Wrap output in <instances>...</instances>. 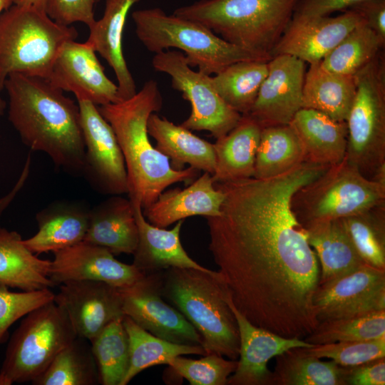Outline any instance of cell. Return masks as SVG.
Segmentation results:
<instances>
[{
  "mask_svg": "<svg viewBox=\"0 0 385 385\" xmlns=\"http://www.w3.org/2000/svg\"><path fill=\"white\" fill-rule=\"evenodd\" d=\"M147 130L156 141V149L168 157L173 169L181 170L188 164L196 170L213 175L215 155L212 143L155 113L149 116Z\"/></svg>",
  "mask_w": 385,
  "mask_h": 385,
  "instance_id": "cell-27",
  "label": "cell"
},
{
  "mask_svg": "<svg viewBox=\"0 0 385 385\" xmlns=\"http://www.w3.org/2000/svg\"><path fill=\"white\" fill-rule=\"evenodd\" d=\"M51 260L32 253L20 234L0 227V286L34 291L54 287Z\"/></svg>",
  "mask_w": 385,
  "mask_h": 385,
  "instance_id": "cell-30",
  "label": "cell"
},
{
  "mask_svg": "<svg viewBox=\"0 0 385 385\" xmlns=\"http://www.w3.org/2000/svg\"><path fill=\"white\" fill-rule=\"evenodd\" d=\"M31 163V157L29 155L27 160L25 163L23 171L18 182L15 185L12 190L4 197L0 198V216L4 210L9 205L11 201L14 199L17 192L22 188L23 185L26 180V178L29 173V167Z\"/></svg>",
  "mask_w": 385,
  "mask_h": 385,
  "instance_id": "cell-48",
  "label": "cell"
},
{
  "mask_svg": "<svg viewBox=\"0 0 385 385\" xmlns=\"http://www.w3.org/2000/svg\"><path fill=\"white\" fill-rule=\"evenodd\" d=\"M90 209L78 201L54 202L36 215L38 230L32 237L23 240L34 254L62 250L83 240Z\"/></svg>",
  "mask_w": 385,
  "mask_h": 385,
  "instance_id": "cell-24",
  "label": "cell"
},
{
  "mask_svg": "<svg viewBox=\"0 0 385 385\" xmlns=\"http://www.w3.org/2000/svg\"><path fill=\"white\" fill-rule=\"evenodd\" d=\"M262 128L248 115L242 117L228 133L213 144L215 168L214 183L252 178Z\"/></svg>",
  "mask_w": 385,
  "mask_h": 385,
  "instance_id": "cell-29",
  "label": "cell"
},
{
  "mask_svg": "<svg viewBox=\"0 0 385 385\" xmlns=\"http://www.w3.org/2000/svg\"><path fill=\"white\" fill-rule=\"evenodd\" d=\"M78 36L73 26L56 23L45 11L10 6L0 16V92L12 73L47 79L62 46Z\"/></svg>",
  "mask_w": 385,
  "mask_h": 385,
  "instance_id": "cell-7",
  "label": "cell"
},
{
  "mask_svg": "<svg viewBox=\"0 0 385 385\" xmlns=\"http://www.w3.org/2000/svg\"><path fill=\"white\" fill-rule=\"evenodd\" d=\"M329 167L304 161L271 178L215 183L224 200L219 215L205 218L217 272L237 309L282 337L302 339L319 324V264L291 200Z\"/></svg>",
  "mask_w": 385,
  "mask_h": 385,
  "instance_id": "cell-1",
  "label": "cell"
},
{
  "mask_svg": "<svg viewBox=\"0 0 385 385\" xmlns=\"http://www.w3.org/2000/svg\"><path fill=\"white\" fill-rule=\"evenodd\" d=\"M83 241L105 247L114 255L133 254L138 229L129 198L111 195L91 208Z\"/></svg>",
  "mask_w": 385,
  "mask_h": 385,
  "instance_id": "cell-25",
  "label": "cell"
},
{
  "mask_svg": "<svg viewBox=\"0 0 385 385\" xmlns=\"http://www.w3.org/2000/svg\"><path fill=\"white\" fill-rule=\"evenodd\" d=\"M356 91L355 76L332 73L319 63L305 73L302 108L319 111L338 121H346Z\"/></svg>",
  "mask_w": 385,
  "mask_h": 385,
  "instance_id": "cell-31",
  "label": "cell"
},
{
  "mask_svg": "<svg viewBox=\"0 0 385 385\" xmlns=\"http://www.w3.org/2000/svg\"><path fill=\"white\" fill-rule=\"evenodd\" d=\"M77 102L85 145L82 176L100 194H127L125 165L112 127L97 106L88 101Z\"/></svg>",
  "mask_w": 385,
  "mask_h": 385,
  "instance_id": "cell-13",
  "label": "cell"
},
{
  "mask_svg": "<svg viewBox=\"0 0 385 385\" xmlns=\"http://www.w3.org/2000/svg\"><path fill=\"white\" fill-rule=\"evenodd\" d=\"M385 204V184L365 178L344 158L293 195L291 209L303 227L343 219Z\"/></svg>",
  "mask_w": 385,
  "mask_h": 385,
  "instance_id": "cell-9",
  "label": "cell"
},
{
  "mask_svg": "<svg viewBox=\"0 0 385 385\" xmlns=\"http://www.w3.org/2000/svg\"><path fill=\"white\" fill-rule=\"evenodd\" d=\"M163 97L158 83L146 81L131 98L98 106L112 127L120 148L127 173L128 196L142 210L150 206L168 186L190 184L200 170L190 166L173 169L168 157L151 144L147 130L149 116L160 111Z\"/></svg>",
  "mask_w": 385,
  "mask_h": 385,
  "instance_id": "cell-3",
  "label": "cell"
},
{
  "mask_svg": "<svg viewBox=\"0 0 385 385\" xmlns=\"http://www.w3.org/2000/svg\"><path fill=\"white\" fill-rule=\"evenodd\" d=\"M123 322L129 340V366L120 385L128 384L137 374L156 365L168 364L177 356L207 355L201 345L179 344L160 339L124 316Z\"/></svg>",
  "mask_w": 385,
  "mask_h": 385,
  "instance_id": "cell-33",
  "label": "cell"
},
{
  "mask_svg": "<svg viewBox=\"0 0 385 385\" xmlns=\"http://www.w3.org/2000/svg\"><path fill=\"white\" fill-rule=\"evenodd\" d=\"M304 160L302 145L289 123L262 128L253 178L276 177L288 172Z\"/></svg>",
  "mask_w": 385,
  "mask_h": 385,
  "instance_id": "cell-32",
  "label": "cell"
},
{
  "mask_svg": "<svg viewBox=\"0 0 385 385\" xmlns=\"http://www.w3.org/2000/svg\"><path fill=\"white\" fill-rule=\"evenodd\" d=\"M13 0H0V16L1 14L11 6Z\"/></svg>",
  "mask_w": 385,
  "mask_h": 385,
  "instance_id": "cell-50",
  "label": "cell"
},
{
  "mask_svg": "<svg viewBox=\"0 0 385 385\" xmlns=\"http://www.w3.org/2000/svg\"><path fill=\"white\" fill-rule=\"evenodd\" d=\"M123 319L109 323L90 341L103 385H120L128 369L129 340Z\"/></svg>",
  "mask_w": 385,
  "mask_h": 385,
  "instance_id": "cell-38",
  "label": "cell"
},
{
  "mask_svg": "<svg viewBox=\"0 0 385 385\" xmlns=\"http://www.w3.org/2000/svg\"><path fill=\"white\" fill-rule=\"evenodd\" d=\"M268 73V61H242L210 76L211 83L222 99L241 115L249 113Z\"/></svg>",
  "mask_w": 385,
  "mask_h": 385,
  "instance_id": "cell-35",
  "label": "cell"
},
{
  "mask_svg": "<svg viewBox=\"0 0 385 385\" xmlns=\"http://www.w3.org/2000/svg\"><path fill=\"white\" fill-rule=\"evenodd\" d=\"M298 1L199 0L173 14L200 23L232 44L271 56Z\"/></svg>",
  "mask_w": 385,
  "mask_h": 385,
  "instance_id": "cell-5",
  "label": "cell"
},
{
  "mask_svg": "<svg viewBox=\"0 0 385 385\" xmlns=\"http://www.w3.org/2000/svg\"><path fill=\"white\" fill-rule=\"evenodd\" d=\"M227 301L235 314L240 335V354L235 371L227 385H272L269 361L296 347H312L302 339L285 337L252 324L234 306L227 292Z\"/></svg>",
  "mask_w": 385,
  "mask_h": 385,
  "instance_id": "cell-20",
  "label": "cell"
},
{
  "mask_svg": "<svg viewBox=\"0 0 385 385\" xmlns=\"http://www.w3.org/2000/svg\"><path fill=\"white\" fill-rule=\"evenodd\" d=\"M362 260L385 270V204L342 219Z\"/></svg>",
  "mask_w": 385,
  "mask_h": 385,
  "instance_id": "cell-39",
  "label": "cell"
},
{
  "mask_svg": "<svg viewBox=\"0 0 385 385\" xmlns=\"http://www.w3.org/2000/svg\"><path fill=\"white\" fill-rule=\"evenodd\" d=\"M53 254L49 278L55 286L71 281L94 280L123 288L145 274L133 264L115 259L106 248L83 240Z\"/></svg>",
  "mask_w": 385,
  "mask_h": 385,
  "instance_id": "cell-18",
  "label": "cell"
},
{
  "mask_svg": "<svg viewBox=\"0 0 385 385\" xmlns=\"http://www.w3.org/2000/svg\"><path fill=\"white\" fill-rule=\"evenodd\" d=\"M88 340L76 337L54 358L34 385H96L100 383L97 364Z\"/></svg>",
  "mask_w": 385,
  "mask_h": 385,
  "instance_id": "cell-36",
  "label": "cell"
},
{
  "mask_svg": "<svg viewBox=\"0 0 385 385\" xmlns=\"http://www.w3.org/2000/svg\"><path fill=\"white\" fill-rule=\"evenodd\" d=\"M140 0H106L103 16L88 28L87 41L113 70L120 101L136 93V85L123 52V36L127 16L131 8Z\"/></svg>",
  "mask_w": 385,
  "mask_h": 385,
  "instance_id": "cell-23",
  "label": "cell"
},
{
  "mask_svg": "<svg viewBox=\"0 0 385 385\" xmlns=\"http://www.w3.org/2000/svg\"><path fill=\"white\" fill-rule=\"evenodd\" d=\"M320 267L319 284L348 274L366 264L357 252L342 219L304 227Z\"/></svg>",
  "mask_w": 385,
  "mask_h": 385,
  "instance_id": "cell-28",
  "label": "cell"
},
{
  "mask_svg": "<svg viewBox=\"0 0 385 385\" xmlns=\"http://www.w3.org/2000/svg\"><path fill=\"white\" fill-rule=\"evenodd\" d=\"M153 68L171 77L172 87L191 106L189 117L180 125L190 130H206L217 138L228 133L242 115L230 108L213 88L210 76L191 69L185 56L177 50L156 53Z\"/></svg>",
  "mask_w": 385,
  "mask_h": 385,
  "instance_id": "cell-11",
  "label": "cell"
},
{
  "mask_svg": "<svg viewBox=\"0 0 385 385\" xmlns=\"http://www.w3.org/2000/svg\"><path fill=\"white\" fill-rule=\"evenodd\" d=\"M346 385H384L385 358L345 367Z\"/></svg>",
  "mask_w": 385,
  "mask_h": 385,
  "instance_id": "cell-45",
  "label": "cell"
},
{
  "mask_svg": "<svg viewBox=\"0 0 385 385\" xmlns=\"http://www.w3.org/2000/svg\"><path fill=\"white\" fill-rule=\"evenodd\" d=\"M313 306L319 323L385 309V270L364 264L319 284Z\"/></svg>",
  "mask_w": 385,
  "mask_h": 385,
  "instance_id": "cell-14",
  "label": "cell"
},
{
  "mask_svg": "<svg viewBox=\"0 0 385 385\" xmlns=\"http://www.w3.org/2000/svg\"><path fill=\"white\" fill-rule=\"evenodd\" d=\"M272 385H346L345 367L321 361L304 347L290 349L276 356Z\"/></svg>",
  "mask_w": 385,
  "mask_h": 385,
  "instance_id": "cell-34",
  "label": "cell"
},
{
  "mask_svg": "<svg viewBox=\"0 0 385 385\" xmlns=\"http://www.w3.org/2000/svg\"><path fill=\"white\" fill-rule=\"evenodd\" d=\"M383 337H385V309L319 322L304 340L316 345L370 340Z\"/></svg>",
  "mask_w": 385,
  "mask_h": 385,
  "instance_id": "cell-40",
  "label": "cell"
},
{
  "mask_svg": "<svg viewBox=\"0 0 385 385\" xmlns=\"http://www.w3.org/2000/svg\"><path fill=\"white\" fill-rule=\"evenodd\" d=\"M6 108V101L0 97V118L4 115Z\"/></svg>",
  "mask_w": 385,
  "mask_h": 385,
  "instance_id": "cell-51",
  "label": "cell"
},
{
  "mask_svg": "<svg viewBox=\"0 0 385 385\" xmlns=\"http://www.w3.org/2000/svg\"><path fill=\"white\" fill-rule=\"evenodd\" d=\"M46 0H13V4L19 6H33L45 11Z\"/></svg>",
  "mask_w": 385,
  "mask_h": 385,
  "instance_id": "cell-49",
  "label": "cell"
},
{
  "mask_svg": "<svg viewBox=\"0 0 385 385\" xmlns=\"http://www.w3.org/2000/svg\"><path fill=\"white\" fill-rule=\"evenodd\" d=\"M349 9L359 14L366 25L385 43V0H363Z\"/></svg>",
  "mask_w": 385,
  "mask_h": 385,
  "instance_id": "cell-47",
  "label": "cell"
},
{
  "mask_svg": "<svg viewBox=\"0 0 385 385\" xmlns=\"http://www.w3.org/2000/svg\"><path fill=\"white\" fill-rule=\"evenodd\" d=\"M289 124L302 145L306 162L332 166L344 158L347 145L346 121H338L319 111L302 108Z\"/></svg>",
  "mask_w": 385,
  "mask_h": 385,
  "instance_id": "cell-26",
  "label": "cell"
},
{
  "mask_svg": "<svg viewBox=\"0 0 385 385\" xmlns=\"http://www.w3.org/2000/svg\"><path fill=\"white\" fill-rule=\"evenodd\" d=\"M131 16L135 34L147 50L155 53L171 48L181 50L190 66L209 76L235 62L272 58L232 44L200 23L167 14L158 7L136 10Z\"/></svg>",
  "mask_w": 385,
  "mask_h": 385,
  "instance_id": "cell-6",
  "label": "cell"
},
{
  "mask_svg": "<svg viewBox=\"0 0 385 385\" xmlns=\"http://www.w3.org/2000/svg\"><path fill=\"white\" fill-rule=\"evenodd\" d=\"M53 302L65 311L76 336L89 342L109 323L125 316L119 288L101 281L63 283Z\"/></svg>",
  "mask_w": 385,
  "mask_h": 385,
  "instance_id": "cell-16",
  "label": "cell"
},
{
  "mask_svg": "<svg viewBox=\"0 0 385 385\" xmlns=\"http://www.w3.org/2000/svg\"><path fill=\"white\" fill-rule=\"evenodd\" d=\"M54 295L50 288L11 292L7 287L0 286V344L14 322L34 309L53 301Z\"/></svg>",
  "mask_w": 385,
  "mask_h": 385,
  "instance_id": "cell-43",
  "label": "cell"
},
{
  "mask_svg": "<svg viewBox=\"0 0 385 385\" xmlns=\"http://www.w3.org/2000/svg\"><path fill=\"white\" fill-rule=\"evenodd\" d=\"M76 334L53 300L28 313L13 333L0 369V385L32 382Z\"/></svg>",
  "mask_w": 385,
  "mask_h": 385,
  "instance_id": "cell-10",
  "label": "cell"
},
{
  "mask_svg": "<svg viewBox=\"0 0 385 385\" xmlns=\"http://www.w3.org/2000/svg\"><path fill=\"white\" fill-rule=\"evenodd\" d=\"M363 0H299L293 16H327L335 11H344Z\"/></svg>",
  "mask_w": 385,
  "mask_h": 385,
  "instance_id": "cell-46",
  "label": "cell"
},
{
  "mask_svg": "<svg viewBox=\"0 0 385 385\" xmlns=\"http://www.w3.org/2000/svg\"><path fill=\"white\" fill-rule=\"evenodd\" d=\"M223 200L224 194L215 186L212 175L204 172L184 189L163 191L143 214L151 225L166 228L192 216H217Z\"/></svg>",
  "mask_w": 385,
  "mask_h": 385,
  "instance_id": "cell-21",
  "label": "cell"
},
{
  "mask_svg": "<svg viewBox=\"0 0 385 385\" xmlns=\"http://www.w3.org/2000/svg\"><path fill=\"white\" fill-rule=\"evenodd\" d=\"M168 369L191 385H227L235 371L237 360L225 359L217 354H208L199 359L177 356L170 359Z\"/></svg>",
  "mask_w": 385,
  "mask_h": 385,
  "instance_id": "cell-41",
  "label": "cell"
},
{
  "mask_svg": "<svg viewBox=\"0 0 385 385\" xmlns=\"http://www.w3.org/2000/svg\"><path fill=\"white\" fill-rule=\"evenodd\" d=\"M362 21L351 9L334 17L292 16L271 56L289 55L309 65L319 63Z\"/></svg>",
  "mask_w": 385,
  "mask_h": 385,
  "instance_id": "cell-19",
  "label": "cell"
},
{
  "mask_svg": "<svg viewBox=\"0 0 385 385\" xmlns=\"http://www.w3.org/2000/svg\"><path fill=\"white\" fill-rule=\"evenodd\" d=\"M4 89L8 119L22 143L46 154L64 172L82 175L85 145L78 104L39 76L12 73Z\"/></svg>",
  "mask_w": 385,
  "mask_h": 385,
  "instance_id": "cell-2",
  "label": "cell"
},
{
  "mask_svg": "<svg viewBox=\"0 0 385 385\" xmlns=\"http://www.w3.org/2000/svg\"><path fill=\"white\" fill-rule=\"evenodd\" d=\"M100 0H46V13L56 23L69 26L81 22L90 28L96 21L94 9Z\"/></svg>",
  "mask_w": 385,
  "mask_h": 385,
  "instance_id": "cell-44",
  "label": "cell"
},
{
  "mask_svg": "<svg viewBox=\"0 0 385 385\" xmlns=\"http://www.w3.org/2000/svg\"><path fill=\"white\" fill-rule=\"evenodd\" d=\"M346 120L345 158L365 178L385 184V58L382 51L356 75Z\"/></svg>",
  "mask_w": 385,
  "mask_h": 385,
  "instance_id": "cell-8",
  "label": "cell"
},
{
  "mask_svg": "<svg viewBox=\"0 0 385 385\" xmlns=\"http://www.w3.org/2000/svg\"><path fill=\"white\" fill-rule=\"evenodd\" d=\"M306 63L289 55L272 56L268 73L248 115L261 128L289 124L302 108Z\"/></svg>",
  "mask_w": 385,
  "mask_h": 385,
  "instance_id": "cell-17",
  "label": "cell"
},
{
  "mask_svg": "<svg viewBox=\"0 0 385 385\" xmlns=\"http://www.w3.org/2000/svg\"><path fill=\"white\" fill-rule=\"evenodd\" d=\"M163 272L146 274L130 286L119 288L124 314L160 339L202 346V338L195 328L163 299Z\"/></svg>",
  "mask_w": 385,
  "mask_h": 385,
  "instance_id": "cell-12",
  "label": "cell"
},
{
  "mask_svg": "<svg viewBox=\"0 0 385 385\" xmlns=\"http://www.w3.org/2000/svg\"><path fill=\"white\" fill-rule=\"evenodd\" d=\"M132 204L138 229V245L133 254V265L137 269L145 274L170 267L213 271L193 260L183 248L180 236L184 220L178 221L171 230L158 227L146 220L139 205Z\"/></svg>",
  "mask_w": 385,
  "mask_h": 385,
  "instance_id": "cell-22",
  "label": "cell"
},
{
  "mask_svg": "<svg viewBox=\"0 0 385 385\" xmlns=\"http://www.w3.org/2000/svg\"><path fill=\"white\" fill-rule=\"evenodd\" d=\"M310 355L329 359L344 367L385 358V337L364 341L338 342L304 347Z\"/></svg>",
  "mask_w": 385,
  "mask_h": 385,
  "instance_id": "cell-42",
  "label": "cell"
},
{
  "mask_svg": "<svg viewBox=\"0 0 385 385\" xmlns=\"http://www.w3.org/2000/svg\"><path fill=\"white\" fill-rule=\"evenodd\" d=\"M384 46L385 43L362 21L319 64L332 73L355 76L384 50Z\"/></svg>",
  "mask_w": 385,
  "mask_h": 385,
  "instance_id": "cell-37",
  "label": "cell"
},
{
  "mask_svg": "<svg viewBox=\"0 0 385 385\" xmlns=\"http://www.w3.org/2000/svg\"><path fill=\"white\" fill-rule=\"evenodd\" d=\"M47 79L63 91L73 93L77 101L97 106L121 101L118 85L106 76L96 52L86 42H66Z\"/></svg>",
  "mask_w": 385,
  "mask_h": 385,
  "instance_id": "cell-15",
  "label": "cell"
},
{
  "mask_svg": "<svg viewBox=\"0 0 385 385\" xmlns=\"http://www.w3.org/2000/svg\"><path fill=\"white\" fill-rule=\"evenodd\" d=\"M161 292L198 332L207 354L238 359L237 323L217 271L170 267L163 270Z\"/></svg>",
  "mask_w": 385,
  "mask_h": 385,
  "instance_id": "cell-4",
  "label": "cell"
}]
</instances>
